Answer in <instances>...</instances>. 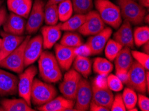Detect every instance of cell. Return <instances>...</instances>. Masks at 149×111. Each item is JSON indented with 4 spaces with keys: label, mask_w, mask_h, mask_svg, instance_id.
Masks as SVG:
<instances>
[{
    "label": "cell",
    "mask_w": 149,
    "mask_h": 111,
    "mask_svg": "<svg viewBox=\"0 0 149 111\" xmlns=\"http://www.w3.org/2000/svg\"><path fill=\"white\" fill-rule=\"evenodd\" d=\"M94 3L97 12L105 24L116 29L120 26L123 17L118 6L110 0H95Z\"/></svg>",
    "instance_id": "obj_1"
},
{
    "label": "cell",
    "mask_w": 149,
    "mask_h": 111,
    "mask_svg": "<svg viewBox=\"0 0 149 111\" xmlns=\"http://www.w3.org/2000/svg\"><path fill=\"white\" fill-rule=\"evenodd\" d=\"M57 95L56 88L50 83L34 79L31 87L30 99L33 105L40 106L52 100Z\"/></svg>",
    "instance_id": "obj_2"
},
{
    "label": "cell",
    "mask_w": 149,
    "mask_h": 111,
    "mask_svg": "<svg viewBox=\"0 0 149 111\" xmlns=\"http://www.w3.org/2000/svg\"><path fill=\"white\" fill-rule=\"evenodd\" d=\"M122 17L133 25H141L146 15L145 8L134 0H117Z\"/></svg>",
    "instance_id": "obj_3"
},
{
    "label": "cell",
    "mask_w": 149,
    "mask_h": 111,
    "mask_svg": "<svg viewBox=\"0 0 149 111\" xmlns=\"http://www.w3.org/2000/svg\"><path fill=\"white\" fill-rule=\"evenodd\" d=\"M31 38L30 35L25 37L24 40L19 46L10 54L0 61V67L8 69L11 71L21 73L24 71V51L26 44Z\"/></svg>",
    "instance_id": "obj_4"
},
{
    "label": "cell",
    "mask_w": 149,
    "mask_h": 111,
    "mask_svg": "<svg viewBox=\"0 0 149 111\" xmlns=\"http://www.w3.org/2000/svg\"><path fill=\"white\" fill-rule=\"evenodd\" d=\"M146 70L136 61H134L128 71V79L125 85L135 91L145 94L147 90L146 81Z\"/></svg>",
    "instance_id": "obj_5"
},
{
    "label": "cell",
    "mask_w": 149,
    "mask_h": 111,
    "mask_svg": "<svg viewBox=\"0 0 149 111\" xmlns=\"http://www.w3.org/2000/svg\"><path fill=\"white\" fill-rule=\"evenodd\" d=\"M37 72V68L30 65L24 71L21 72L18 79L17 93L30 106L31 105L30 99L31 87Z\"/></svg>",
    "instance_id": "obj_6"
},
{
    "label": "cell",
    "mask_w": 149,
    "mask_h": 111,
    "mask_svg": "<svg viewBox=\"0 0 149 111\" xmlns=\"http://www.w3.org/2000/svg\"><path fill=\"white\" fill-rule=\"evenodd\" d=\"M92 99V84L86 79L82 78L79 83L76 97L74 99V108L77 111L89 110Z\"/></svg>",
    "instance_id": "obj_7"
},
{
    "label": "cell",
    "mask_w": 149,
    "mask_h": 111,
    "mask_svg": "<svg viewBox=\"0 0 149 111\" xmlns=\"http://www.w3.org/2000/svg\"><path fill=\"white\" fill-rule=\"evenodd\" d=\"M45 3L43 0H35L28 17L26 31L29 34L36 33L44 21Z\"/></svg>",
    "instance_id": "obj_8"
},
{
    "label": "cell",
    "mask_w": 149,
    "mask_h": 111,
    "mask_svg": "<svg viewBox=\"0 0 149 111\" xmlns=\"http://www.w3.org/2000/svg\"><path fill=\"white\" fill-rule=\"evenodd\" d=\"M81 79L82 77L80 74L74 69L68 71L59 85V89L63 97L74 100Z\"/></svg>",
    "instance_id": "obj_9"
},
{
    "label": "cell",
    "mask_w": 149,
    "mask_h": 111,
    "mask_svg": "<svg viewBox=\"0 0 149 111\" xmlns=\"http://www.w3.org/2000/svg\"><path fill=\"white\" fill-rule=\"evenodd\" d=\"M105 28V23L96 11H90L86 14V20L78 31L84 36L96 35Z\"/></svg>",
    "instance_id": "obj_10"
},
{
    "label": "cell",
    "mask_w": 149,
    "mask_h": 111,
    "mask_svg": "<svg viewBox=\"0 0 149 111\" xmlns=\"http://www.w3.org/2000/svg\"><path fill=\"white\" fill-rule=\"evenodd\" d=\"M43 40L42 35L30 38L26 44L24 51V65L28 67L34 63L42 53Z\"/></svg>",
    "instance_id": "obj_11"
},
{
    "label": "cell",
    "mask_w": 149,
    "mask_h": 111,
    "mask_svg": "<svg viewBox=\"0 0 149 111\" xmlns=\"http://www.w3.org/2000/svg\"><path fill=\"white\" fill-rule=\"evenodd\" d=\"M18 78L14 74L0 69V95L12 96L17 93Z\"/></svg>",
    "instance_id": "obj_12"
},
{
    "label": "cell",
    "mask_w": 149,
    "mask_h": 111,
    "mask_svg": "<svg viewBox=\"0 0 149 111\" xmlns=\"http://www.w3.org/2000/svg\"><path fill=\"white\" fill-rule=\"evenodd\" d=\"M112 33V29L107 27L104 28L100 32L96 35L90 36L86 44L88 45L92 52V55H96L100 54L104 49L108 39Z\"/></svg>",
    "instance_id": "obj_13"
},
{
    "label": "cell",
    "mask_w": 149,
    "mask_h": 111,
    "mask_svg": "<svg viewBox=\"0 0 149 111\" xmlns=\"http://www.w3.org/2000/svg\"><path fill=\"white\" fill-rule=\"evenodd\" d=\"M55 54L58 65L60 69L64 71L70 69L76 57L75 48L68 47L61 44L55 45Z\"/></svg>",
    "instance_id": "obj_14"
},
{
    "label": "cell",
    "mask_w": 149,
    "mask_h": 111,
    "mask_svg": "<svg viewBox=\"0 0 149 111\" xmlns=\"http://www.w3.org/2000/svg\"><path fill=\"white\" fill-rule=\"evenodd\" d=\"M92 99L94 103L108 108L110 110L112 102L114 100V95L112 90L107 86L100 87L95 83H92Z\"/></svg>",
    "instance_id": "obj_15"
},
{
    "label": "cell",
    "mask_w": 149,
    "mask_h": 111,
    "mask_svg": "<svg viewBox=\"0 0 149 111\" xmlns=\"http://www.w3.org/2000/svg\"><path fill=\"white\" fill-rule=\"evenodd\" d=\"M26 26L25 18L11 12L3 24V31L14 35L22 36L26 31Z\"/></svg>",
    "instance_id": "obj_16"
},
{
    "label": "cell",
    "mask_w": 149,
    "mask_h": 111,
    "mask_svg": "<svg viewBox=\"0 0 149 111\" xmlns=\"http://www.w3.org/2000/svg\"><path fill=\"white\" fill-rule=\"evenodd\" d=\"M1 34L2 39L0 47V61L3 59L9 54L17 49L25 39L23 35H14L4 31H2Z\"/></svg>",
    "instance_id": "obj_17"
},
{
    "label": "cell",
    "mask_w": 149,
    "mask_h": 111,
    "mask_svg": "<svg viewBox=\"0 0 149 111\" xmlns=\"http://www.w3.org/2000/svg\"><path fill=\"white\" fill-rule=\"evenodd\" d=\"M75 101L64 97H55L44 105L38 106L40 111H70L76 110L74 108Z\"/></svg>",
    "instance_id": "obj_18"
},
{
    "label": "cell",
    "mask_w": 149,
    "mask_h": 111,
    "mask_svg": "<svg viewBox=\"0 0 149 111\" xmlns=\"http://www.w3.org/2000/svg\"><path fill=\"white\" fill-rule=\"evenodd\" d=\"M113 37V39L123 45V47H126L130 49L134 48V43L132 26L131 23L126 20L122 23L118 30L114 34Z\"/></svg>",
    "instance_id": "obj_19"
},
{
    "label": "cell",
    "mask_w": 149,
    "mask_h": 111,
    "mask_svg": "<svg viewBox=\"0 0 149 111\" xmlns=\"http://www.w3.org/2000/svg\"><path fill=\"white\" fill-rule=\"evenodd\" d=\"M62 35V30L58 24L55 26H46L42 28L43 48L50 49L59 41Z\"/></svg>",
    "instance_id": "obj_20"
},
{
    "label": "cell",
    "mask_w": 149,
    "mask_h": 111,
    "mask_svg": "<svg viewBox=\"0 0 149 111\" xmlns=\"http://www.w3.org/2000/svg\"><path fill=\"white\" fill-rule=\"evenodd\" d=\"M114 61L116 74L128 73V70L134 63L130 48L123 47Z\"/></svg>",
    "instance_id": "obj_21"
},
{
    "label": "cell",
    "mask_w": 149,
    "mask_h": 111,
    "mask_svg": "<svg viewBox=\"0 0 149 111\" xmlns=\"http://www.w3.org/2000/svg\"><path fill=\"white\" fill-rule=\"evenodd\" d=\"M32 0H8L7 6L11 12L28 18L32 8Z\"/></svg>",
    "instance_id": "obj_22"
},
{
    "label": "cell",
    "mask_w": 149,
    "mask_h": 111,
    "mask_svg": "<svg viewBox=\"0 0 149 111\" xmlns=\"http://www.w3.org/2000/svg\"><path fill=\"white\" fill-rule=\"evenodd\" d=\"M0 110L4 111H33L30 105L24 99H4L1 103Z\"/></svg>",
    "instance_id": "obj_23"
},
{
    "label": "cell",
    "mask_w": 149,
    "mask_h": 111,
    "mask_svg": "<svg viewBox=\"0 0 149 111\" xmlns=\"http://www.w3.org/2000/svg\"><path fill=\"white\" fill-rule=\"evenodd\" d=\"M73 67L84 78L87 79L92 72V62L88 57L76 56L73 62Z\"/></svg>",
    "instance_id": "obj_24"
},
{
    "label": "cell",
    "mask_w": 149,
    "mask_h": 111,
    "mask_svg": "<svg viewBox=\"0 0 149 111\" xmlns=\"http://www.w3.org/2000/svg\"><path fill=\"white\" fill-rule=\"evenodd\" d=\"M59 67L56 57L49 51H42L38 59L39 72L46 71Z\"/></svg>",
    "instance_id": "obj_25"
},
{
    "label": "cell",
    "mask_w": 149,
    "mask_h": 111,
    "mask_svg": "<svg viewBox=\"0 0 149 111\" xmlns=\"http://www.w3.org/2000/svg\"><path fill=\"white\" fill-rule=\"evenodd\" d=\"M86 20V14H75L67 21L58 24L62 31H75L82 26Z\"/></svg>",
    "instance_id": "obj_26"
},
{
    "label": "cell",
    "mask_w": 149,
    "mask_h": 111,
    "mask_svg": "<svg viewBox=\"0 0 149 111\" xmlns=\"http://www.w3.org/2000/svg\"><path fill=\"white\" fill-rule=\"evenodd\" d=\"M93 70L99 75L107 77L113 70V65L107 59L97 57L94 61Z\"/></svg>",
    "instance_id": "obj_27"
},
{
    "label": "cell",
    "mask_w": 149,
    "mask_h": 111,
    "mask_svg": "<svg viewBox=\"0 0 149 111\" xmlns=\"http://www.w3.org/2000/svg\"><path fill=\"white\" fill-rule=\"evenodd\" d=\"M58 5L47 3L44 8V21L47 26H55L58 23Z\"/></svg>",
    "instance_id": "obj_28"
},
{
    "label": "cell",
    "mask_w": 149,
    "mask_h": 111,
    "mask_svg": "<svg viewBox=\"0 0 149 111\" xmlns=\"http://www.w3.org/2000/svg\"><path fill=\"white\" fill-rule=\"evenodd\" d=\"M60 44L72 48H76L83 44V41L78 33H73V31H67L63 35Z\"/></svg>",
    "instance_id": "obj_29"
},
{
    "label": "cell",
    "mask_w": 149,
    "mask_h": 111,
    "mask_svg": "<svg viewBox=\"0 0 149 111\" xmlns=\"http://www.w3.org/2000/svg\"><path fill=\"white\" fill-rule=\"evenodd\" d=\"M134 45L137 47L143 46L149 41V28L148 26L138 27L133 32Z\"/></svg>",
    "instance_id": "obj_30"
},
{
    "label": "cell",
    "mask_w": 149,
    "mask_h": 111,
    "mask_svg": "<svg viewBox=\"0 0 149 111\" xmlns=\"http://www.w3.org/2000/svg\"><path fill=\"white\" fill-rule=\"evenodd\" d=\"M58 12L59 20L62 22L67 21L73 15V7L71 0H65L58 4Z\"/></svg>",
    "instance_id": "obj_31"
},
{
    "label": "cell",
    "mask_w": 149,
    "mask_h": 111,
    "mask_svg": "<svg viewBox=\"0 0 149 111\" xmlns=\"http://www.w3.org/2000/svg\"><path fill=\"white\" fill-rule=\"evenodd\" d=\"M123 47V45L120 44L116 41L109 39L104 47L106 57L109 61H113Z\"/></svg>",
    "instance_id": "obj_32"
},
{
    "label": "cell",
    "mask_w": 149,
    "mask_h": 111,
    "mask_svg": "<svg viewBox=\"0 0 149 111\" xmlns=\"http://www.w3.org/2000/svg\"><path fill=\"white\" fill-rule=\"evenodd\" d=\"M76 14H86L93 8V0H71Z\"/></svg>",
    "instance_id": "obj_33"
},
{
    "label": "cell",
    "mask_w": 149,
    "mask_h": 111,
    "mask_svg": "<svg viewBox=\"0 0 149 111\" xmlns=\"http://www.w3.org/2000/svg\"><path fill=\"white\" fill-rule=\"evenodd\" d=\"M122 97H123L126 110H130L136 106L138 97L134 90L128 87H126L124 90Z\"/></svg>",
    "instance_id": "obj_34"
},
{
    "label": "cell",
    "mask_w": 149,
    "mask_h": 111,
    "mask_svg": "<svg viewBox=\"0 0 149 111\" xmlns=\"http://www.w3.org/2000/svg\"><path fill=\"white\" fill-rule=\"evenodd\" d=\"M40 75L45 82L53 83L59 81L62 79V74L60 67H58L49 71L40 72Z\"/></svg>",
    "instance_id": "obj_35"
},
{
    "label": "cell",
    "mask_w": 149,
    "mask_h": 111,
    "mask_svg": "<svg viewBox=\"0 0 149 111\" xmlns=\"http://www.w3.org/2000/svg\"><path fill=\"white\" fill-rule=\"evenodd\" d=\"M107 85L112 91L119 92L123 89V83L116 74H109L107 77Z\"/></svg>",
    "instance_id": "obj_36"
},
{
    "label": "cell",
    "mask_w": 149,
    "mask_h": 111,
    "mask_svg": "<svg viewBox=\"0 0 149 111\" xmlns=\"http://www.w3.org/2000/svg\"><path fill=\"white\" fill-rule=\"evenodd\" d=\"M131 54L132 57L136 60L138 63L143 66L145 70L149 69V55L143 52L137 51H132Z\"/></svg>",
    "instance_id": "obj_37"
},
{
    "label": "cell",
    "mask_w": 149,
    "mask_h": 111,
    "mask_svg": "<svg viewBox=\"0 0 149 111\" xmlns=\"http://www.w3.org/2000/svg\"><path fill=\"white\" fill-rule=\"evenodd\" d=\"M110 110L112 111H126V108L124 103L123 97L121 94H117L114 97V100L112 102Z\"/></svg>",
    "instance_id": "obj_38"
},
{
    "label": "cell",
    "mask_w": 149,
    "mask_h": 111,
    "mask_svg": "<svg viewBox=\"0 0 149 111\" xmlns=\"http://www.w3.org/2000/svg\"><path fill=\"white\" fill-rule=\"evenodd\" d=\"M137 104L142 111L149 110V99L143 94L139 93L137 94Z\"/></svg>",
    "instance_id": "obj_39"
},
{
    "label": "cell",
    "mask_w": 149,
    "mask_h": 111,
    "mask_svg": "<svg viewBox=\"0 0 149 111\" xmlns=\"http://www.w3.org/2000/svg\"><path fill=\"white\" fill-rule=\"evenodd\" d=\"M75 52L76 56H82V57H89L92 55V52L90 47L86 43L82 44L80 46L75 48Z\"/></svg>",
    "instance_id": "obj_40"
},
{
    "label": "cell",
    "mask_w": 149,
    "mask_h": 111,
    "mask_svg": "<svg viewBox=\"0 0 149 111\" xmlns=\"http://www.w3.org/2000/svg\"><path fill=\"white\" fill-rule=\"evenodd\" d=\"M89 110L91 111H110V109L104 107V106L98 105L92 101L90 103Z\"/></svg>",
    "instance_id": "obj_41"
},
{
    "label": "cell",
    "mask_w": 149,
    "mask_h": 111,
    "mask_svg": "<svg viewBox=\"0 0 149 111\" xmlns=\"http://www.w3.org/2000/svg\"><path fill=\"white\" fill-rule=\"evenodd\" d=\"M7 16H8V14H7V11L5 7L0 8V28H1V26H3Z\"/></svg>",
    "instance_id": "obj_42"
},
{
    "label": "cell",
    "mask_w": 149,
    "mask_h": 111,
    "mask_svg": "<svg viewBox=\"0 0 149 111\" xmlns=\"http://www.w3.org/2000/svg\"><path fill=\"white\" fill-rule=\"evenodd\" d=\"M139 4L144 8H148L149 6V0H139Z\"/></svg>",
    "instance_id": "obj_43"
},
{
    "label": "cell",
    "mask_w": 149,
    "mask_h": 111,
    "mask_svg": "<svg viewBox=\"0 0 149 111\" xmlns=\"http://www.w3.org/2000/svg\"><path fill=\"white\" fill-rule=\"evenodd\" d=\"M64 1H65V0H48V3L56 4V5H58V3H61V2Z\"/></svg>",
    "instance_id": "obj_44"
},
{
    "label": "cell",
    "mask_w": 149,
    "mask_h": 111,
    "mask_svg": "<svg viewBox=\"0 0 149 111\" xmlns=\"http://www.w3.org/2000/svg\"><path fill=\"white\" fill-rule=\"evenodd\" d=\"M143 51H144V53L146 54H148V42L146 43L143 45Z\"/></svg>",
    "instance_id": "obj_45"
},
{
    "label": "cell",
    "mask_w": 149,
    "mask_h": 111,
    "mask_svg": "<svg viewBox=\"0 0 149 111\" xmlns=\"http://www.w3.org/2000/svg\"><path fill=\"white\" fill-rule=\"evenodd\" d=\"M1 4H2V0H0V8H1Z\"/></svg>",
    "instance_id": "obj_46"
},
{
    "label": "cell",
    "mask_w": 149,
    "mask_h": 111,
    "mask_svg": "<svg viewBox=\"0 0 149 111\" xmlns=\"http://www.w3.org/2000/svg\"><path fill=\"white\" fill-rule=\"evenodd\" d=\"M1 39H0V47H1Z\"/></svg>",
    "instance_id": "obj_47"
}]
</instances>
